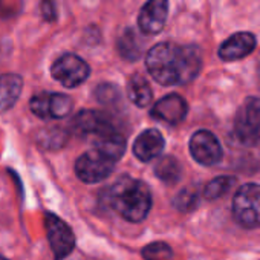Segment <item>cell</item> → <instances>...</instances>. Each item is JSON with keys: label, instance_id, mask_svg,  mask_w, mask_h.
<instances>
[{"label": "cell", "instance_id": "6da1fadb", "mask_svg": "<svg viewBox=\"0 0 260 260\" xmlns=\"http://www.w3.org/2000/svg\"><path fill=\"white\" fill-rule=\"evenodd\" d=\"M146 66L159 84L178 86L187 84L198 77L202 57L196 46L162 42L147 52Z\"/></svg>", "mask_w": 260, "mask_h": 260}, {"label": "cell", "instance_id": "7a4b0ae2", "mask_svg": "<svg viewBox=\"0 0 260 260\" xmlns=\"http://www.w3.org/2000/svg\"><path fill=\"white\" fill-rule=\"evenodd\" d=\"M107 202L122 219L137 223L149 216L152 193L143 181L124 176L109 188Z\"/></svg>", "mask_w": 260, "mask_h": 260}, {"label": "cell", "instance_id": "3957f363", "mask_svg": "<svg viewBox=\"0 0 260 260\" xmlns=\"http://www.w3.org/2000/svg\"><path fill=\"white\" fill-rule=\"evenodd\" d=\"M234 137L243 146L260 143V98L249 96L239 107L234 118Z\"/></svg>", "mask_w": 260, "mask_h": 260}, {"label": "cell", "instance_id": "277c9868", "mask_svg": "<svg viewBox=\"0 0 260 260\" xmlns=\"http://www.w3.org/2000/svg\"><path fill=\"white\" fill-rule=\"evenodd\" d=\"M234 220L248 230L260 226V185L245 184L242 185L233 199Z\"/></svg>", "mask_w": 260, "mask_h": 260}, {"label": "cell", "instance_id": "5b68a950", "mask_svg": "<svg viewBox=\"0 0 260 260\" xmlns=\"http://www.w3.org/2000/svg\"><path fill=\"white\" fill-rule=\"evenodd\" d=\"M115 162L109 155L100 149H92L83 153L75 162V173L80 181L86 184H96L104 181L113 172Z\"/></svg>", "mask_w": 260, "mask_h": 260}, {"label": "cell", "instance_id": "8992f818", "mask_svg": "<svg viewBox=\"0 0 260 260\" xmlns=\"http://www.w3.org/2000/svg\"><path fill=\"white\" fill-rule=\"evenodd\" d=\"M71 128L80 137H93V141L116 134V127L112 118L98 110H80L72 118Z\"/></svg>", "mask_w": 260, "mask_h": 260}, {"label": "cell", "instance_id": "52a82bcc", "mask_svg": "<svg viewBox=\"0 0 260 260\" xmlns=\"http://www.w3.org/2000/svg\"><path fill=\"white\" fill-rule=\"evenodd\" d=\"M54 80H57L64 87H77L89 78V64L75 54H63L57 58L51 68Z\"/></svg>", "mask_w": 260, "mask_h": 260}, {"label": "cell", "instance_id": "ba28073f", "mask_svg": "<svg viewBox=\"0 0 260 260\" xmlns=\"http://www.w3.org/2000/svg\"><path fill=\"white\" fill-rule=\"evenodd\" d=\"M45 226L55 260L66 258L75 248V234L72 228L52 213L45 214Z\"/></svg>", "mask_w": 260, "mask_h": 260}, {"label": "cell", "instance_id": "9c48e42d", "mask_svg": "<svg viewBox=\"0 0 260 260\" xmlns=\"http://www.w3.org/2000/svg\"><path fill=\"white\" fill-rule=\"evenodd\" d=\"M32 113L42 119H61L72 110V100L63 93L40 92L29 101Z\"/></svg>", "mask_w": 260, "mask_h": 260}, {"label": "cell", "instance_id": "30bf717a", "mask_svg": "<svg viewBox=\"0 0 260 260\" xmlns=\"http://www.w3.org/2000/svg\"><path fill=\"white\" fill-rule=\"evenodd\" d=\"M190 153L202 166H214L222 158V147L208 130H199L190 140Z\"/></svg>", "mask_w": 260, "mask_h": 260}, {"label": "cell", "instance_id": "8fae6325", "mask_svg": "<svg viewBox=\"0 0 260 260\" xmlns=\"http://www.w3.org/2000/svg\"><path fill=\"white\" fill-rule=\"evenodd\" d=\"M167 16H169L167 0H149L140 13L138 26L141 32L146 36L158 34L164 28L167 22Z\"/></svg>", "mask_w": 260, "mask_h": 260}, {"label": "cell", "instance_id": "7c38bea8", "mask_svg": "<svg viewBox=\"0 0 260 260\" xmlns=\"http://www.w3.org/2000/svg\"><path fill=\"white\" fill-rule=\"evenodd\" d=\"M187 110H188V106L185 100L178 93H170V95H166L152 107L150 115L152 118L158 121H164L167 124L176 125L185 119Z\"/></svg>", "mask_w": 260, "mask_h": 260}, {"label": "cell", "instance_id": "4fadbf2b", "mask_svg": "<svg viewBox=\"0 0 260 260\" xmlns=\"http://www.w3.org/2000/svg\"><path fill=\"white\" fill-rule=\"evenodd\" d=\"M257 42L251 32H237L226 39L219 48V58L223 61H234L249 55Z\"/></svg>", "mask_w": 260, "mask_h": 260}, {"label": "cell", "instance_id": "5bb4252c", "mask_svg": "<svg viewBox=\"0 0 260 260\" xmlns=\"http://www.w3.org/2000/svg\"><path fill=\"white\" fill-rule=\"evenodd\" d=\"M164 146H166V141L159 130L149 128V130H144L134 143V153L140 161L149 162L161 155Z\"/></svg>", "mask_w": 260, "mask_h": 260}, {"label": "cell", "instance_id": "9a60e30c", "mask_svg": "<svg viewBox=\"0 0 260 260\" xmlns=\"http://www.w3.org/2000/svg\"><path fill=\"white\" fill-rule=\"evenodd\" d=\"M23 87V78L17 74L0 75V113L10 110L19 100Z\"/></svg>", "mask_w": 260, "mask_h": 260}, {"label": "cell", "instance_id": "2e32d148", "mask_svg": "<svg viewBox=\"0 0 260 260\" xmlns=\"http://www.w3.org/2000/svg\"><path fill=\"white\" fill-rule=\"evenodd\" d=\"M143 49H144V42L135 29L127 28L121 34V37L118 40V51L124 60H127V61L138 60L143 54Z\"/></svg>", "mask_w": 260, "mask_h": 260}, {"label": "cell", "instance_id": "e0dca14e", "mask_svg": "<svg viewBox=\"0 0 260 260\" xmlns=\"http://www.w3.org/2000/svg\"><path fill=\"white\" fill-rule=\"evenodd\" d=\"M127 95H128V100L132 101L134 104H137L138 107L149 106L152 98H153V92H152V87H150L149 81L140 74H135L132 78L128 80V83H127Z\"/></svg>", "mask_w": 260, "mask_h": 260}, {"label": "cell", "instance_id": "ac0fdd59", "mask_svg": "<svg viewBox=\"0 0 260 260\" xmlns=\"http://www.w3.org/2000/svg\"><path fill=\"white\" fill-rule=\"evenodd\" d=\"M155 175L164 184L173 185L182 178V167L173 156H162L155 166Z\"/></svg>", "mask_w": 260, "mask_h": 260}, {"label": "cell", "instance_id": "d6986e66", "mask_svg": "<svg viewBox=\"0 0 260 260\" xmlns=\"http://www.w3.org/2000/svg\"><path fill=\"white\" fill-rule=\"evenodd\" d=\"M236 184V179L233 176H217L213 181H210L204 188V196L210 201L219 199L225 196Z\"/></svg>", "mask_w": 260, "mask_h": 260}, {"label": "cell", "instance_id": "ffe728a7", "mask_svg": "<svg viewBox=\"0 0 260 260\" xmlns=\"http://www.w3.org/2000/svg\"><path fill=\"white\" fill-rule=\"evenodd\" d=\"M173 205L176 210L182 211V213H190L193 211L198 205H199V191L194 188V187H190V188H184L181 190L175 201H173Z\"/></svg>", "mask_w": 260, "mask_h": 260}, {"label": "cell", "instance_id": "44dd1931", "mask_svg": "<svg viewBox=\"0 0 260 260\" xmlns=\"http://www.w3.org/2000/svg\"><path fill=\"white\" fill-rule=\"evenodd\" d=\"M43 137H40V144L46 149H60L61 146H64L66 140H68V134L61 128H48L43 130Z\"/></svg>", "mask_w": 260, "mask_h": 260}, {"label": "cell", "instance_id": "7402d4cb", "mask_svg": "<svg viewBox=\"0 0 260 260\" xmlns=\"http://www.w3.org/2000/svg\"><path fill=\"white\" fill-rule=\"evenodd\" d=\"M143 255L146 260H170L173 255V251L167 243L155 242V243L147 245L143 249Z\"/></svg>", "mask_w": 260, "mask_h": 260}, {"label": "cell", "instance_id": "603a6c76", "mask_svg": "<svg viewBox=\"0 0 260 260\" xmlns=\"http://www.w3.org/2000/svg\"><path fill=\"white\" fill-rule=\"evenodd\" d=\"M95 96L103 104H112L119 100V92L113 84H101L95 90Z\"/></svg>", "mask_w": 260, "mask_h": 260}, {"label": "cell", "instance_id": "cb8c5ba5", "mask_svg": "<svg viewBox=\"0 0 260 260\" xmlns=\"http://www.w3.org/2000/svg\"><path fill=\"white\" fill-rule=\"evenodd\" d=\"M42 14H43V19L48 22H54L57 19V8H55L54 0H43L42 2Z\"/></svg>", "mask_w": 260, "mask_h": 260}, {"label": "cell", "instance_id": "d4e9b609", "mask_svg": "<svg viewBox=\"0 0 260 260\" xmlns=\"http://www.w3.org/2000/svg\"><path fill=\"white\" fill-rule=\"evenodd\" d=\"M0 260H8L7 257H4V255H0Z\"/></svg>", "mask_w": 260, "mask_h": 260}]
</instances>
